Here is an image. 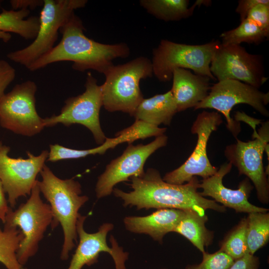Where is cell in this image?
Returning <instances> with one entry per match:
<instances>
[{"label": "cell", "instance_id": "obj_1", "mask_svg": "<svg viewBox=\"0 0 269 269\" xmlns=\"http://www.w3.org/2000/svg\"><path fill=\"white\" fill-rule=\"evenodd\" d=\"M132 190L126 192L114 188V195L124 201L125 207H135L137 210L151 208H173L194 210L202 215L211 209L224 212L226 208L213 199L202 196L199 189V181L194 177L188 182L181 185L164 181L159 172L148 168L140 176L131 177Z\"/></svg>", "mask_w": 269, "mask_h": 269}, {"label": "cell", "instance_id": "obj_2", "mask_svg": "<svg viewBox=\"0 0 269 269\" xmlns=\"http://www.w3.org/2000/svg\"><path fill=\"white\" fill-rule=\"evenodd\" d=\"M84 30L81 19L73 13L60 29L62 38L59 43L28 69L34 71L53 63L71 61L75 70H93L104 74L113 65V60L130 54L126 43H101L86 36Z\"/></svg>", "mask_w": 269, "mask_h": 269}, {"label": "cell", "instance_id": "obj_3", "mask_svg": "<svg viewBox=\"0 0 269 269\" xmlns=\"http://www.w3.org/2000/svg\"><path fill=\"white\" fill-rule=\"evenodd\" d=\"M40 174L42 179L37 181L40 191L49 202L53 214L50 226L53 229L60 224L63 231L60 258L66 260L77 242L79 210L89 198L81 195V185L78 181L58 177L45 164Z\"/></svg>", "mask_w": 269, "mask_h": 269}, {"label": "cell", "instance_id": "obj_4", "mask_svg": "<svg viewBox=\"0 0 269 269\" xmlns=\"http://www.w3.org/2000/svg\"><path fill=\"white\" fill-rule=\"evenodd\" d=\"M101 85L103 106L108 111H121L133 116L144 99L139 88L141 80L153 75L151 61L143 56L125 64L110 67Z\"/></svg>", "mask_w": 269, "mask_h": 269}, {"label": "cell", "instance_id": "obj_5", "mask_svg": "<svg viewBox=\"0 0 269 269\" xmlns=\"http://www.w3.org/2000/svg\"><path fill=\"white\" fill-rule=\"evenodd\" d=\"M220 44L218 40L204 44L191 45L162 39L152 51L153 74L159 81L166 82L172 79L175 69L183 68L215 80L210 66Z\"/></svg>", "mask_w": 269, "mask_h": 269}, {"label": "cell", "instance_id": "obj_6", "mask_svg": "<svg viewBox=\"0 0 269 269\" xmlns=\"http://www.w3.org/2000/svg\"><path fill=\"white\" fill-rule=\"evenodd\" d=\"M87 3L86 0H43L36 37L25 47L8 53L7 58L28 69L54 47L60 28L75 10Z\"/></svg>", "mask_w": 269, "mask_h": 269}, {"label": "cell", "instance_id": "obj_7", "mask_svg": "<svg viewBox=\"0 0 269 269\" xmlns=\"http://www.w3.org/2000/svg\"><path fill=\"white\" fill-rule=\"evenodd\" d=\"M37 181L26 202L14 211L9 207L4 223L6 226L19 227L23 235L16 253L22 266L37 253L39 243L53 220L49 205L41 198Z\"/></svg>", "mask_w": 269, "mask_h": 269}, {"label": "cell", "instance_id": "obj_8", "mask_svg": "<svg viewBox=\"0 0 269 269\" xmlns=\"http://www.w3.org/2000/svg\"><path fill=\"white\" fill-rule=\"evenodd\" d=\"M269 102V93L262 92L238 80L227 79L218 81L211 86L207 97L194 108L195 110L211 109L221 113L226 119L227 129L237 138L241 127L240 123L230 116L233 108L240 104H247L262 115L268 117L269 113L266 106Z\"/></svg>", "mask_w": 269, "mask_h": 269}, {"label": "cell", "instance_id": "obj_9", "mask_svg": "<svg viewBox=\"0 0 269 269\" xmlns=\"http://www.w3.org/2000/svg\"><path fill=\"white\" fill-rule=\"evenodd\" d=\"M85 87L82 94L66 100L59 114L43 118L44 125L51 127L58 124L66 127L76 124L82 125L92 133L96 143L100 145L107 138L101 128L99 117L103 106L101 86L98 85L91 73L88 72Z\"/></svg>", "mask_w": 269, "mask_h": 269}, {"label": "cell", "instance_id": "obj_10", "mask_svg": "<svg viewBox=\"0 0 269 269\" xmlns=\"http://www.w3.org/2000/svg\"><path fill=\"white\" fill-rule=\"evenodd\" d=\"M36 83L28 80L16 84L0 101V125L14 134L32 136L45 128L35 106Z\"/></svg>", "mask_w": 269, "mask_h": 269}, {"label": "cell", "instance_id": "obj_11", "mask_svg": "<svg viewBox=\"0 0 269 269\" xmlns=\"http://www.w3.org/2000/svg\"><path fill=\"white\" fill-rule=\"evenodd\" d=\"M222 122L221 115L218 112L203 111L199 113L191 129V133L197 135L193 151L183 164L166 173L162 179L170 184L181 185L197 176L206 179L214 175L218 169L210 163L207 146L211 134Z\"/></svg>", "mask_w": 269, "mask_h": 269}, {"label": "cell", "instance_id": "obj_12", "mask_svg": "<svg viewBox=\"0 0 269 269\" xmlns=\"http://www.w3.org/2000/svg\"><path fill=\"white\" fill-rule=\"evenodd\" d=\"M210 69L218 81L236 80L259 89L268 79L265 76L263 56L250 53L240 45L221 43L213 56Z\"/></svg>", "mask_w": 269, "mask_h": 269}, {"label": "cell", "instance_id": "obj_13", "mask_svg": "<svg viewBox=\"0 0 269 269\" xmlns=\"http://www.w3.org/2000/svg\"><path fill=\"white\" fill-rule=\"evenodd\" d=\"M269 135V123L266 122L256 134L255 139L243 141L236 138V143L227 146L224 151L229 162L237 168L239 174L245 175L252 181L258 198L263 204L269 202V184L263 162Z\"/></svg>", "mask_w": 269, "mask_h": 269}, {"label": "cell", "instance_id": "obj_14", "mask_svg": "<svg viewBox=\"0 0 269 269\" xmlns=\"http://www.w3.org/2000/svg\"><path fill=\"white\" fill-rule=\"evenodd\" d=\"M10 150L9 146L0 141V181L7 195V202L12 208L19 198L30 195L49 151L43 150L38 155L27 151L28 157L22 158L10 157Z\"/></svg>", "mask_w": 269, "mask_h": 269}, {"label": "cell", "instance_id": "obj_15", "mask_svg": "<svg viewBox=\"0 0 269 269\" xmlns=\"http://www.w3.org/2000/svg\"><path fill=\"white\" fill-rule=\"evenodd\" d=\"M167 139L163 134L147 144H129L122 154L112 160L99 176L95 187L97 197L100 199L109 196L117 184L143 174L147 158L158 149L165 146Z\"/></svg>", "mask_w": 269, "mask_h": 269}, {"label": "cell", "instance_id": "obj_16", "mask_svg": "<svg viewBox=\"0 0 269 269\" xmlns=\"http://www.w3.org/2000/svg\"><path fill=\"white\" fill-rule=\"evenodd\" d=\"M86 216L80 214L77 222V233L79 238V244L72 256L67 269H82L85 265L90 266L98 262L99 255L102 252L108 253L112 257L116 269H127L125 262L129 254L123 251L116 240L112 236L110 241L111 247L107 242L108 233L114 228L112 223H105L94 233H88L84 229Z\"/></svg>", "mask_w": 269, "mask_h": 269}, {"label": "cell", "instance_id": "obj_17", "mask_svg": "<svg viewBox=\"0 0 269 269\" xmlns=\"http://www.w3.org/2000/svg\"><path fill=\"white\" fill-rule=\"evenodd\" d=\"M232 166L230 162L224 163L214 175L203 179L199 185V188L202 190L199 192L200 194L204 197H210L225 208L233 209L237 212H267L268 209L255 206L249 201L253 186L248 178L242 181L237 189H230L224 185L223 178L231 171Z\"/></svg>", "mask_w": 269, "mask_h": 269}, {"label": "cell", "instance_id": "obj_18", "mask_svg": "<svg viewBox=\"0 0 269 269\" xmlns=\"http://www.w3.org/2000/svg\"><path fill=\"white\" fill-rule=\"evenodd\" d=\"M149 134L147 127L142 123H134L116 134V137H107L105 141L98 147L88 149H75L65 147L59 144H50L47 160L51 162L77 159L85 157L90 155L104 154L110 148H113L118 144L124 142L132 143L138 139H144Z\"/></svg>", "mask_w": 269, "mask_h": 269}, {"label": "cell", "instance_id": "obj_19", "mask_svg": "<svg viewBox=\"0 0 269 269\" xmlns=\"http://www.w3.org/2000/svg\"><path fill=\"white\" fill-rule=\"evenodd\" d=\"M185 214V210L161 208L146 216H128L124 219L126 229L144 234L162 243L164 236L173 232Z\"/></svg>", "mask_w": 269, "mask_h": 269}, {"label": "cell", "instance_id": "obj_20", "mask_svg": "<svg viewBox=\"0 0 269 269\" xmlns=\"http://www.w3.org/2000/svg\"><path fill=\"white\" fill-rule=\"evenodd\" d=\"M172 79L170 90L177 112L196 107L207 97L211 88L210 78L192 73L186 69H175Z\"/></svg>", "mask_w": 269, "mask_h": 269}, {"label": "cell", "instance_id": "obj_21", "mask_svg": "<svg viewBox=\"0 0 269 269\" xmlns=\"http://www.w3.org/2000/svg\"><path fill=\"white\" fill-rule=\"evenodd\" d=\"M177 112L175 101L171 90L152 97L143 99L137 107L133 117L155 127L169 125Z\"/></svg>", "mask_w": 269, "mask_h": 269}, {"label": "cell", "instance_id": "obj_22", "mask_svg": "<svg viewBox=\"0 0 269 269\" xmlns=\"http://www.w3.org/2000/svg\"><path fill=\"white\" fill-rule=\"evenodd\" d=\"M207 216L192 210H185V214L174 230L188 239L202 254L205 248L212 244L214 233L205 226Z\"/></svg>", "mask_w": 269, "mask_h": 269}, {"label": "cell", "instance_id": "obj_23", "mask_svg": "<svg viewBox=\"0 0 269 269\" xmlns=\"http://www.w3.org/2000/svg\"><path fill=\"white\" fill-rule=\"evenodd\" d=\"M30 10H6L0 13V31L15 33L26 39H34L39 26V17L29 15Z\"/></svg>", "mask_w": 269, "mask_h": 269}, {"label": "cell", "instance_id": "obj_24", "mask_svg": "<svg viewBox=\"0 0 269 269\" xmlns=\"http://www.w3.org/2000/svg\"><path fill=\"white\" fill-rule=\"evenodd\" d=\"M139 4L148 13L166 22L188 18L197 6L195 2L189 7L188 0H140Z\"/></svg>", "mask_w": 269, "mask_h": 269}, {"label": "cell", "instance_id": "obj_25", "mask_svg": "<svg viewBox=\"0 0 269 269\" xmlns=\"http://www.w3.org/2000/svg\"><path fill=\"white\" fill-rule=\"evenodd\" d=\"M247 217V242L248 253L254 255L269 240V214L252 212Z\"/></svg>", "mask_w": 269, "mask_h": 269}, {"label": "cell", "instance_id": "obj_26", "mask_svg": "<svg viewBox=\"0 0 269 269\" xmlns=\"http://www.w3.org/2000/svg\"><path fill=\"white\" fill-rule=\"evenodd\" d=\"M269 37L256 23L247 18L237 27L220 35L223 45H240L242 43L258 45Z\"/></svg>", "mask_w": 269, "mask_h": 269}, {"label": "cell", "instance_id": "obj_27", "mask_svg": "<svg viewBox=\"0 0 269 269\" xmlns=\"http://www.w3.org/2000/svg\"><path fill=\"white\" fill-rule=\"evenodd\" d=\"M22 239V234L16 227L4 225L3 230L0 228V262L7 269H24L16 256Z\"/></svg>", "mask_w": 269, "mask_h": 269}, {"label": "cell", "instance_id": "obj_28", "mask_svg": "<svg viewBox=\"0 0 269 269\" xmlns=\"http://www.w3.org/2000/svg\"><path fill=\"white\" fill-rule=\"evenodd\" d=\"M247 218L240 222L226 235L220 243L219 250L234 261L248 253L247 242Z\"/></svg>", "mask_w": 269, "mask_h": 269}, {"label": "cell", "instance_id": "obj_29", "mask_svg": "<svg viewBox=\"0 0 269 269\" xmlns=\"http://www.w3.org/2000/svg\"><path fill=\"white\" fill-rule=\"evenodd\" d=\"M234 262L231 257L219 250L212 254L205 252L199 264L188 265L185 269H229Z\"/></svg>", "mask_w": 269, "mask_h": 269}, {"label": "cell", "instance_id": "obj_30", "mask_svg": "<svg viewBox=\"0 0 269 269\" xmlns=\"http://www.w3.org/2000/svg\"><path fill=\"white\" fill-rule=\"evenodd\" d=\"M246 18L256 23L269 36V4L256 5L249 11Z\"/></svg>", "mask_w": 269, "mask_h": 269}, {"label": "cell", "instance_id": "obj_31", "mask_svg": "<svg viewBox=\"0 0 269 269\" xmlns=\"http://www.w3.org/2000/svg\"><path fill=\"white\" fill-rule=\"evenodd\" d=\"M15 77V69L6 61L0 60V101L5 90Z\"/></svg>", "mask_w": 269, "mask_h": 269}, {"label": "cell", "instance_id": "obj_32", "mask_svg": "<svg viewBox=\"0 0 269 269\" xmlns=\"http://www.w3.org/2000/svg\"><path fill=\"white\" fill-rule=\"evenodd\" d=\"M259 264L258 257L247 253L243 257L235 260L229 269H259Z\"/></svg>", "mask_w": 269, "mask_h": 269}, {"label": "cell", "instance_id": "obj_33", "mask_svg": "<svg viewBox=\"0 0 269 269\" xmlns=\"http://www.w3.org/2000/svg\"><path fill=\"white\" fill-rule=\"evenodd\" d=\"M260 3L269 4V0H240L236 11L240 15L241 21L246 18L249 11L255 6Z\"/></svg>", "mask_w": 269, "mask_h": 269}, {"label": "cell", "instance_id": "obj_34", "mask_svg": "<svg viewBox=\"0 0 269 269\" xmlns=\"http://www.w3.org/2000/svg\"><path fill=\"white\" fill-rule=\"evenodd\" d=\"M9 3L13 10H33L38 6H42L43 0H11Z\"/></svg>", "mask_w": 269, "mask_h": 269}, {"label": "cell", "instance_id": "obj_35", "mask_svg": "<svg viewBox=\"0 0 269 269\" xmlns=\"http://www.w3.org/2000/svg\"><path fill=\"white\" fill-rule=\"evenodd\" d=\"M9 207L5 197V192L0 181V220L3 223Z\"/></svg>", "mask_w": 269, "mask_h": 269}, {"label": "cell", "instance_id": "obj_36", "mask_svg": "<svg viewBox=\"0 0 269 269\" xmlns=\"http://www.w3.org/2000/svg\"><path fill=\"white\" fill-rule=\"evenodd\" d=\"M11 38L10 33L0 31V40H2L4 42H7Z\"/></svg>", "mask_w": 269, "mask_h": 269}, {"label": "cell", "instance_id": "obj_37", "mask_svg": "<svg viewBox=\"0 0 269 269\" xmlns=\"http://www.w3.org/2000/svg\"><path fill=\"white\" fill-rule=\"evenodd\" d=\"M2 2V1L0 0V7L1 6V4Z\"/></svg>", "mask_w": 269, "mask_h": 269}, {"label": "cell", "instance_id": "obj_38", "mask_svg": "<svg viewBox=\"0 0 269 269\" xmlns=\"http://www.w3.org/2000/svg\"></svg>", "mask_w": 269, "mask_h": 269}]
</instances>
